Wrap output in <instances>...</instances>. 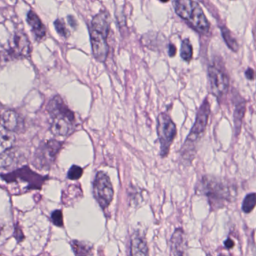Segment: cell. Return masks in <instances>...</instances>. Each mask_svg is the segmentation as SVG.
<instances>
[{
    "instance_id": "18",
    "label": "cell",
    "mask_w": 256,
    "mask_h": 256,
    "mask_svg": "<svg viewBox=\"0 0 256 256\" xmlns=\"http://www.w3.org/2000/svg\"><path fill=\"white\" fill-rule=\"evenodd\" d=\"M222 35L223 38H224L229 48L232 49L233 52H236L238 50V42L235 40L234 37L232 36L230 30L224 26L222 28Z\"/></svg>"
},
{
    "instance_id": "5",
    "label": "cell",
    "mask_w": 256,
    "mask_h": 256,
    "mask_svg": "<svg viewBox=\"0 0 256 256\" xmlns=\"http://www.w3.org/2000/svg\"><path fill=\"white\" fill-rule=\"evenodd\" d=\"M157 133L160 142V155L167 156L176 134V126L167 114L162 113L158 116Z\"/></svg>"
},
{
    "instance_id": "19",
    "label": "cell",
    "mask_w": 256,
    "mask_h": 256,
    "mask_svg": "<svg viewBox=\"0 0 256 256\" xmlns=\"http://www.w3.org/2000/svg\"><path fill=\"white\" fill-rule=\"evenodd\" d=\"M256 203V196L254 193L247 194L242 204V210L246 214L252 212Z\"/></svg>"
},
{
    "instance_id": "24",
    "label": "cell",
    "mask_w": 256,
    "mask_h": 256,
    "mask_svg": "<svg viewBox=\"0 0 256 256\" xmlns=\"http://www.w3.org/2000/svg\"><path fill=\"white\" fill-rule=\"evenodd\" d=\"M246 77L248 80H254V72L252 68H248L245 72Z\"/></svg>"
},
{
    "instance_id": "11",
    "label": "cell",
    "mask_w": 256,
    "mask_h": 256,
    "mask_svg": "<svg viewBox=\"0 0 256 256\" xmlns=\"http://www.w3.org/2000/svg\"><path fill=\"white\" fill-rule=\"evenodd\" d=\"M10 52L14 58H28L32 52V46L26 34L16 32L10 41Z\"/></svg>"
},
{
    "instance_id": "7",
    "label": "cell",
    "mask_w": 256,
    "mask_h": 256,
    "mask_svg": "<svg viewBox=\"0 0 256 256\" xmlns=\"http://www.w3.org/2000/svg\"><path fill=\"white\" fill-rule=\"evenodd\" d=\"M94 194L96 200L102 209H106L112 203L114 188L110 178L104 172H98L94 182Z\"/></svg>"
},
{
    "instance_id": "22",
    "label": "cell",
    "mask_w": 256,
    "mask_h": 256,
    "mask_svg": "<svg viewBox=\"0 0 256 256\" xmlns=\"http://www.w3.org/2000/svg\"><path fill=\"white\" fill-rule=\"evenodd\" d=\"M82 174H83V169L79 166H73L68 170V178L70 180H78L79 178H82Z\"/></svg>"
},
{
    "instance_id": "26",
    "label": "cell",
    "mask_w": 256,
    "mask_h": 256,
    "mask_svg": "<svg viewBox=\"0 0 256 256\" xmlns=\"http://www.w3.org/2000/svg\"><path fill=\"white\" fill-rule=\"evenodd\" d=\"M68 22L72 28H76L77 26V22H76V18L72 17V16H68Z\"/></svg>"
},
{
    "instance_id": "27",
    "label": "cell",
    "mask_w": 256,
    "mask_h": 256,
    "mask_svg": "<svg viewBox=\"0 0 256 256\" xmlns=\"http://www.w3.org/2000/svg\"><path fill=\"white\" fill-rule=\"evenodd\" d=\"M224 246H226V248H230L234 246V241L230 239H228L227 240L224 242Z\"/></svg>"
},
{
    "instance_id": "10",
    "label": "cell",
    "mask_w": 256,
    "mask_h": 256,
    "mask_svg": "<svg viewBox=\"0 0 256 256\" xmlns=\"http://www.w3.org/2000/svg\"><path fill=\"white\" fill-rule=\"evenodd\" d=\"M210 112V103L208 98H205L203 104L200 106L199 110H198L197 116H196V122L187 138L186 142L185 143V146H190L194 142L197 140L199 136L204 132L208 125V118H209Z\"/></svg>"
},
{
    "instance_id": "3",
    "label": "cell",
    "mask_w": 256,
    "mask_h": 256,
    "mask_svg": "<svg viewBox=\"0 0 256 256\" xmlns=\"http://www.w3.org/2000/svg\"><path fill=\"white\" fill-rule=\"evenodd\" d=\"M176 14L186 20L192 28L202 34L210 30V23L197 2L192 0H178L174 2Z\"/></svg>"
},
{
    "instance_id": "4",
    "label": "cell",
    "mask_w": 256,
    "mask_h": 256,
    "mask_svg": "<svg viewBox=\"0 0 256 256\" xmlns=\"http://www.w3.org/2000/svg\"><path fill=\"white\" fill-rule=\"evenodd\" d=\"M200 190L208 197V202L212 209H218L230 202L232 188L226 182L210 176H204L200 184Z\"/></svg>"
},
{
    "instance_id": "1",
    "label": "cell",
    "mask_w": 256,
    "mask_h": 256,
    "mask_svg": "<svg viewBox=\"0 0 256 256\" xmlns=\"http://www.w3.org/2000/svg\"><path fill=\"white\" fill-rule=\"evenodd\" d=\"M110 16L106 11L97 14L91 23L90 40L92 53L98 62H104L108 54L107 38L110 32Z\"/></svg>"
},
{
    "instance_id": "2",
    "label": "cell",
    "mask_w": 256,
    "mask_h": 256,
    "mask_svg": "<svg viewBox=\"0 0 256 256\" xmlns=\"http://www.w3.org/2000/svg\"><path fill=\"white\" fill-rule=\"evenodd\" d=\"M48 110L52 118L50 131L58 137L68 136L74 131V114L60 96L50 100Z\"/></svg>"
},
{
    "instance_id": "8",
    "label": "cell",
    "mask_w": 256,
    "mask_h": 256,
    "mask_svg": "<svg viewBox=\"0 0 256 256\" xmlns=\"http://www.w3.org/2000/svg\"><path fill=\"white\" fill-rule=\"evenodd\" d=\"M14 144V134L0 124V168L10 167L16 161L17 154Z\"/></svg>"
},
{
    "instance_id": "14",
    "label": "cell",
    "mask_w": 256,
    "mask_h": 256,
    "mask_svg": "<svg viewBox=\"0 0 256 256\" xmlns=\"http://www.w3.org/2000/svg\"><path fill=\"white\" fill-rule=\"evenodd\" d=\"M130 256H149L146 240L138 234L132 238Z\"/></svg>"
},
{
    "instance_id": "25",
    "label": "cell",
    "mask_w": 256,
    "mask_h": 256,
    "mask_svg": "<svg viewBox=\"0 0 256 256\" xmlns=\"http://www.w3.org/2000/svg\"><path fill=\"white\" fill-rule=\"evenodd\" d=\"M176 53V48L174 44H170L169 46L168 54L170 56H174Z\"/></svg>"
},
{
    "instance_id": "12",
    "label": "cell",
    "mask_w": 256,
    "mask_h": 256,
    "mask_svg": "<svg viewBox=\"0 0 256 256\" xmlns=\"http://www.w3.org/2000/svg\"><path fill=\"white\" fill-rule=\"evenodd\" d=\"M185 233L182 228L174 232L170 239V256H184L185 252Z\"/></svg>"
},
{
    "instance_id": "17",
    "label": "cell",
    "mask_w": 256,
    "mask_h": 256,
    "mask_svg": "<svg viewBox=\"0 0 256 256\" xmlns=\"http://www.w3.org/2000/svg\"><path fill=\"white\" fill-rule=\"evenodd\" d=\"M192 46L188 38H186L181 44L180 56L184 60L188 62L192 58Z\"/></svg>"
},
{
    "instance_id": "16",
    "label": "cell",
    "mask_w": 256,
    "mask_h": 256,
    "mask_svg": "<svg viewBox=\"0 0 256 256\" xmlns=\"http://www.w3.org/2000/svg\"><path fill=\"white\" fill-rule=\"evenodd\" d=\"M72 247L76 256H90L92 254V247L86 242L78 240H72Z\"/></svg>"
},
{
    "instance_id": "28",
    "label": "cell",
    "mask_w": 256,
    "mask_h": 256,
    "mask_svg": "<svg viewBox=\"0 0 256 256\" xmlns=\"http://www.w3.org/2000/svg\"><path fill=\"white\" fill-rule=\"evenodd\" d=\"M1 230H2V229H1V226H0V233H1Z\"/></svg>"
},
{
    "instance_id": "23",
    "label": "cell",
    "mask_w": 256,
    "mask_h": 256,
    "mask_svg": "<svg viewBox=\"0 0 256 256\" xmlns=\"http://www.w3.org/2000/svg\"><path fill=\"white\" fill-rule=\"evenodd\" d=\"M52 218L55 226H58V227H62L64 226L62 211L59 210L54 211L52 215Z\"/></svg>"
},
{
    "instance_id": "9",
    "label": "cell",
    "mask_w": 256,
    "mask_h": 256,
    "mask_svg": "<svg viewBox=\"0 0 256 256\" xmlns=\"http://www.w3.org/2000/svg\"><path fill=\"white\" fill-rule=\"evenodd\" d=\"M208 76L212 94L220 100L228 91V76L224 70L216 65H212L209 67Z\"/></svg>"
},
{
    "instance_id": "21",
    "label": "cell",
    "mask_w": 256,
    "mask_h": 256,
    "mask_svg": "<svg viewBox=\"0 0 256 256\" xmlns=\"http://www.w3.org/2000/svg\"><path fill=\"white\" fill-rule=\"evenodd\" d=\"M55 29L60 36L67 38L70 36V31L62 19H56L54 22Z\"/></svg>"
},
{
    "instance_id": "20",
    "label": "cell",
    "mask_w": 256,
    "mask_h": 256,
    "mask_svg": "<svg viewBox=\"0 0 256 256\" xmlns=\"http://www.w3.org/2000/svg\"><path fill=\"white\" fill-rule=\"evenodd\" d=\"M245 110V104L242 103V104H239L236 107V110L234 112L235 127H236V130L238 132L240 131V128L241 122H242V120L244 118Z\"/></svg>"
},
{
    "instance_id": "6",
    "label": "cell",
    "mask_w": 256,
    "mask_h": 256,
    "mask_svg": "<svg viewBox=\"0 0 256 256\" xmlns=\"http://www.w3.org/2000/svg\"><path fill=\"white\" fill-rule=\"evenodd\" d=\"M62 146V142L56 140H50L40 145L34 155V166L40 170L50 168Z\"/></svg>"
},
{
    "instance_id": "15",
    "label": "cell",
    "mask_w": 256,
    "mask_h": 256,
    "mask_svg": "<svg viewBox=\"0 0 256 256\" xmlns=\"http://www.w3.org/2000/svg\"><path fill=\"white\" fill-rule=\"evenodd\" d=\"M28 24L32 28V32L38 40H42L46 35V30L42 23L40 17L34 11H30L28 14Z\"/></svg>"
},
{
    "instance_id": "13",
    "label": "cell",
    "mask_w": 256,
    "mask_h": 256,
    "mask_svg": "<svg viewBox=\"0 0 256 256\" xmlns=\"http://www.w3.org/2000/svg\"><path fill=\"white\" fill-rule=\"evenodd\" d=\"M22 122L20 116L14 110H7L0 116L1 125L12 133L19 131V128L22 126Z\"/></svg>"
}]
</instances>
